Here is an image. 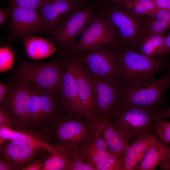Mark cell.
Wrapping results in <instances>:
<instances>
[{
	"instance_id": "obj_1",
	"label": "cell",
	"mask_w": 170,
	"mask_h": 170,
	"mask_svg": "<svg viewBox=\"0 0 170 170\" xmlns=\"http://www.w3.org/2000/svg\"><path fill=\"white\" fill-rule=\"evenodd\" d=\"M118 51L121 87L134 81L154 80L158 72L170 65L166 56L155 58L129 47L118 49Z\"/></svg>"
},
{
	"instance_id": "obj_2",
	"label": "cell",
	"mask_w": 170,
	"mask_h": 170,
	"mask_svg": "<svg viewBox=\"0 0 170 170\" xmlns=\"http://www.w3.org/2000/svg\"><path fill=\"white\" fill-rule=\"evenodd\" d=\"M155 110L145 107L124 104L109 120L129 141L152 134L156 121Z\"/></svg>"
},
{
	"instance_id": "obj_3",
	"label": "cell",
	"mask_w": 170,
	"mask_h": 170,
	"mask_svg": "<svg viewBox=\"0 0 170 170\" xmlns=\"http://www.w3.org/2000/svg\"><path fill=\"white\" fill-rule=\"evenodd\" d=\"M167 74L157 80H140L121 87L124 104L145 107L156 111L164 103L163 95L170 86V65Z\"/></svg>"
},
{
	"instance_id": "obj_4",
	"label": "cell",
	"mask_w": 170,
	"mask_h": 170,
	"mask_svg": "<svg viewBox=\"0 0 170 170\" xmlns=\"http://www.w3.org/2000/svg\"><path fill=\"white\" fill-rule=\"evenodd\" d=\"M19 65L15 72V78L31 81L49 92L59 93L64 75V65L58 60L37 63L25 61L15 54Z\"/></svg>"
},
{
	"instance_id": "obj_5",
	"label": "cell",
	"mask_w": 170,
	"mask_h": 170,
	"mask_svg": "<svg viewBox=\"0 0 170 170\" xmlns=\"http://www.w3.org/2000/svg\"><path fill=\"white\" fill-rule=\"evenodd\" d=\"M92 6H76L62 21L48 32L49 40L64 52H73L77 37L82 32L93 18Z\"/></svg>"
},
{
	"instance_id": "obj_6",
	"label": "cell",
	"mask_w": 170,
	"mask_h": 170,
	"mask_svg": "<svg viewBox=\"0 0 170 170\" xmlns=\"http://www.w3.org/2000/svg\"><path fill=\"white\" fill-rule=\"evenodd\" d=\"M114 47H107L79 53L76 56L88 76L120 86L119 51Z\"/></svg>"
},
{
	"instance_id": "obj_7",
	"label": "cell",
	"mask_w": 170,
	"mask_h": 170,
	"mask_svg": "<svg viewBox=\"0 0 170 170\" xmlns=\"http://www.w3.org/2000/svg\"><path fill=\"white\" fill-rule=\"evenodd\" d=\"M75 43L73 52L85 53L107 47H114L117 36L107 18L99 16L93 18Z\"/></svg>"
},
{
	"instance_id": "obj_8",
	"label": "cell",
	"mask_w": 170,
	"mask_h": 170,
	"mask_svg": "<svg viewBox=\"0 0 170 170\" xmlns=\"http://www.w3.org/2000/svg\"><path fill=\"white\" fill-rule=\"evenodd\" d=\"M10 7L9 42L16 38L23 40L39 32H47L45 22L37 10L12 5Z\"/></svg>"
},
{
	"instance_id": "obj_9",
	"label": "cell",
	"mask_w": 170,
	"mask_h": 170,
	"mask_svg": "<svg viewBox=\"0 0 170 170\" xmlns=\"http://www.w3.org/2000/svg\"><path fill=\"white\" fill-rule=\"evenodd\" d=\"M88 76L93 91L95 115L109 119L124 104L120 93L121 87L104 79Z\"/></svg>"
},
{
	"instance_id": "obj_10",
	"label": "cell",
	"mask_w": 170,
	"mask_h": 170,
	"mask_svg": "<svg viewBox=\"0 0 170 170\" xmlns=\"http://www.w3.org/2000/svg\"><path fill=\"white\" fill-rule=\"evenodd\" d=\"M31 86L27 126L46 127L57 111L58 93L47 91L34 84Z\"/></svg>"
},
{
	"instance_id": "obj_11",
	"label": "cell",
	"mask_w": 170,
	"mask_h": 170,
	"mask_svg": "<svg viewBox=\"0 0 170 170\" xmlns=\"http://www.w3.org/2000/svg\"><path fill=\"white\" fill-rule=\"evenodd\" d=\"M48 133L56 142V145L62 148L72 155L77 154V148L88 134L84 124L71 118L61 120Z\"/></svg>"
},
{
	"instance_id": "obj_12",
	"label": "cell",
	"mask_w": 170,
	"mask_h": 170,
	"mask_svg": "<svg viewBox=\"0 0 170 170\" xmlns=\"http://www.w3.org/2000/svg\"><path fill=\"white\" fill-rule=\"evenodd\" d=\"M3 108L8 111L23 127L28 126L31 85L27 80L15 78Z\"/></svg>"
},
{
	"instance_id": "obj_13",
	"label": "cell",
	"mask_w": 170,
	"mask_h": 170,
	"mask_svg": "<svg viewBox=\"0 0 170 170\" xmlns=\"http://www.w3.org/2000/svg\"><path fill=\"white\" fill-rule=\"evenodd\" d=\"M65 57L64 71L59 92L61 103L70 113L91 119L80 99L71 63L68 56Z\"/></svg>"
},
{
	"instance_id": "obj_14",
	"label": "cell",
	"mask_w": 170,
	"mask_h": 170,
	"mask_svg": "<svg viewBox=\"0 0 170 170\" xmlns=\"http://www.w3.org/2000/svg\"><path fill=\"white\" fill-rule=\"evenodd\" d=\"M107 18L117 36L127 43H133L139 35L142 25L139 20L128 12L120 8L111 9Z\"/></svg>"
},
{
	"instance_id": "obj_15",
	"label": "cell",
	"mask_w": 170,
	"mask_h": 170,
	"mask_svg": "<svg viewBox=\"0 0 170 170\" xmlns=\"http://www.w3.org/2000/svg\"><path fill=\"white\" fill-rule=\"evenodd\" d=\"M0 145V157L15 162L21 170L45 150L19 140H6Z\"/></svg>"
},
{
	"instance_id": "obj_16",
	"label": "cell",
	"mask_w": 170,
	"mask_h": 170,
	"mask_svg": "<svg viewBox=\"0 0 170 170\" xmlns=\"http://www.w3.org/2000/svg\"><path fill=\"white\" fill-rule=\"evenodd\" d=\"M93 131L99 133L106 142L109 150L124 157L130 146L129 141L110 122L109 119L97 116L94 120Z\"/></svg>"
},
{
	"instance_id": "obj_17",
	"label": "cell",
	"mask_w": 170,
	"mask_h": 170,
	"mask_svg": "<svg viewBox=\"0 0 170 170\" xmlns=\"http://www.w3.org/2000/svg\"><path fill=\"white\" fill-rule=\"evenodd\" d=\"M68 57L72 67L80 99L93 120L96 117L94 93L90 81L76 57Z\"/></svg>"
},
{
	"instance_id": "obj_18",
	"label": "cell",
	"mask_w": 170,
	"mask_h": 170,
	"mask_svg": "<svg viewBox=\"0 0 170 170\" xmlns=\"http://www.w3.org/2000/svg\"><path fill=\"white\" fill-rule=\"evenodd\" d=\"M79 4L74 0H44L39 10L47 32L65 19Z\"/></svg>"
},
{
	"instance_id": "obj_19",
	"label": "cell",
	"mask_w": 170,
	"mask_h": 170,
	"mask_svg": "<svg viewBox=\"0 0 170 170\" xmlns=\"http://www.w3.org/2000/svg\"><path fill=\"white\" fill-rule=\"evenodd\" d=\"M151 146L146 154L135 169L154 170L160 163L170 158V147L161 139H156L153 135L150 137Z\"/></svg>"
},
{
	"instance_id": "obj_20",
	"label": "cell",
	"mask_w": 170,
	"mask_h": 170,
	"mask_svg": "<svg viewBox=\"0 0 170 170\" xmlns=\"http://www.w3.org/2000/svg\"><path fill=\"white\" fill-rule=\"evenodd\" d=\"M22 40L27 55L34 60L48 57L57 50L55 45L49 39L32 35Z\"/></svg>"
},
{
	"instance_id": "obj_21",
	"label": "cell",
	"mask_w": 170,
	"mask_h": 170,
	"mask_svg": "<svg viewBox=\"0 0 170 170\" xmlns=\"http://www.w3.org/2000/svg\"><path fill=\"white\" fill-rule=\"evenodd\" d=\"M0 144L6 140H19L43 149L50 153L55 147V145L50 144L42 139L20 129L6 127L0 128Z\"/></svg>"
},
{
	"instance_id": "obj_22",
	"label": "cell",
	"mask_w": 170,
	"mask_h": 170,
	"mask_svg": "<svg viewBox=\"0 0 170 170\" xmlns=\"http://www.w3.org/2000/svg\"><path fill=\"white\" fill-rule=\"evenodd\" d=\"M151 135L138 139L130 145L124 156L123 170H135L139 157L150 147Z\"/></svg>"
},
{
	"instance_id": "obj_23",
	"label": "cell",
	"mask_w": 170,
	"mask_h": 170,
	"mask_svg": "<svg viewBox=\"0 0 170 170\" xmlns=\"http://www.w3.org/2000/svg\"><path fill=\"white\" fill-rule=\"evenodd\" d=\"M50 153V156L45 160L42 170H68L72 155L63 148L56 145Z\"/></svg>"
},
{
	"instance_id": "obj_24",
	"label": "cell",
	"mask_w": 170,
	"mask_h": 170,
	"mask_svg": "<svg viewBox=\"0 0 170 170\" xmlns=\"http://www.w3.org/2000/svg\"><path fill=\"white\" fill-rule=\"evenodd\" d=\"M164 37V33H148L138 46V52L151 57L159 56Z\"/></svg>"
},
{
	"instance_id": "obj_25",
	"label": "cell",
	"mask_w": 170,
	"mask_h": 170,
	"mask_svg": "<svg viewBox=\"0 0 170 170\" xmlns=\"http://www.w3.org/2000/svg\"><path fill=\"white\" fill-rule=\"evenodd\" d=\"M151 17L152 20L147 29L148 33H165L170 28V10L157 9Z\"/></svg>"
},
{
	"instance_id": "obj_26",
	"label": "cell",
	"mask_w": 170,
	"mask_h": 170,
	"mask_svg": "<svg viewBox=\"0 0 170 170\" xmlns=\"http://www.w3.org/2000/svg\"><path fill=\"white\" fill-rule=\"evenodd\" d=\"M119 4L133 14L151 17L157 9L153 0H125Z\"/></svg>"
},
{
	"instance_id": "obj_27",
	"label": "cell",
	"mask_w": 170,
	"mask_h": 170,
	"mask_svg": "<svg viewBox=\"0 0 170 170\" xmlns=\"http://www.w3.org/2000/svg\"><path fill=\"white\" fill-rule=\"evenodd\" d=\"M80 152V155L95 167L106 160L111 153V151L107 149L100 150L83 145L81 146Z\"/></svg>"
},
{
	"instance_id": "obj_28",
	"label": "cell",
	"mask_w": 170,
	"mask_h": 170,
	"mask_svg": "<svg viewBox=\"0 0 170 170\" xmlns=\"http://www.w3.org/2000/svg\"><path fill=\"white\" fill-rule=\"evenodd\" d=\"M124 158L122 155L111 152L109 157L103 163L95 166L98 170H123Z\"/></svg>"
},
{
	"instance_id": "obj_29",
	"label": "cell",
	"mask_w": 170,
	"mask_h": 170,
	"mask_svg": "<svg viewBox=\"0 0 170 170\" xmlns=\"http://www.w3.org/2000/svg\"><path fill=\"white\" fill-rule=\"evenodd\" d=\"M82 145L100 150H107L108 147L105 139L99 133L94 131L91 134L88 133Z\"/></svg>"
},
{
	"instance_id": "obj_30",
	"label": "cell",
	"mask_w": 170,
	"mask_h": 170,
	"mask_svg": "<svg viewBox=\"0 0 170 170\" xmlns=\"http://www.w3.org/2000/svg\"><path fill=\"white\" fill-rule=\"evenodd\" d=\"M13 52L7 47L0 48V72H3L10 70L14 62Z\"/></svg>"
},
{
	"instance_id": "obj_31",
	"label": "cell",
	"mask_w": 170,
	"mask_h": 170,
	"mask_svg": "<svg viewBox=\"0 0 170 170\" xmlns=\"http://www.w3.org/2000/svg\"><path fill=\"white\" fill-rule=\"evenodd\" d=\"M154 131L160 139L170 144V122L166 120L165 118L156 120Z\"/></svg>"
},
{
	"instance_id": "obj_32",
	"label": "cell",
	"mask_w": 170,
	"mask_h": 170,
	"mask_svg": "<svg viewBox=\"0 0 170 170\" xmlns=\"http://www.w3.org/2000/svg\"><path fill=\"white\" fill-rule=\"evenodd\" d=\"M69 170H94L95 167L88 162L81 155L71 156L69 161Z\"/></svg>"
},
{
	"instance_id": "obj_33",
	"label": "cell",
	"mask_w": 170,
	"mask_h": 170,
	"mask_svg": "<svg viewBox=\"0 0 170 170\" xmlns=\"http://www.w3.org/2000/svg\"><path fill=\"white\" fill-rule=\"evenodd\" d=\"M44 0H10V5L40 9Z\"/></svg>"
},
{
	"instance_id": "obj_34",
	"label": "cell",
	"mask_w": 170,
	"mask_h": 170,
	"mask_svg": "<svg viewBox=\"0 0 170 170\" xmlns=\"http://www.w3.org/2000/svg\"><path fill=\"white\" fill-rule=\"evenodd\" d=\"M11 113L3 107H0V127L14 128L16 121Z\"/></svg>"
},
{
	"instance_id": "obj_35",
	"label": "cell",
	"mask_w": 170,
	"mask_h": 170,
	"mask_svg": "<svg viewBox=\"0 0 170 170\" xmlns=\"http://www.w3.org/2000/svg\"><path fill=\"white\" fill-rule=\"evenodd\" d=\"M11 87V82H0V107H3L8 95Z\"/></svg>"
},
{
	"instance_id": "obj_36",
	"label": "cell",
	"mask_w": 170,
	"mask_h": 170,
	"mask_svg": "<svg viewBox=\"0 0 170 170\" xmlns=\"http://www.w3.org/2000/svg\"><path fill=\"white\" fill-rule=\"evenodd\" d=\"M21 170L15 162L7 159L0 157V170Z\"/></svg>"
},
{
	"instance_id": "obj_37",
	"label": "cell",
	"mask_w": 170,
	"mask_h": 170,
	"mask_svg": "<svg viewBox=\"0 0 170 170\" xmlns=\"http://www.w3.org/2000/svg\"><path fill=\"white\" fill-rule=\"evenodd\" d=\"M45 156L40 157L34 162L22 168V170H42L44 163L46 159Z\"/></svg>"
},
{
	"instance_id": "obj_38",
	"label": "cell",
	"mask_w": 170,
	"mask_h": 170,
	"mask_svg": "<svg viewBox=\"0 0 170 170\" xmlns=\"http://www.w3.org/2000/svg\"><path fill=\"white\" fill-rule=\"evenodd\" d=\"M170 118V106L168 108H161L155 111L153 114V118L155 121L162 118Z\"/></svg>"
},
{
	"instance_id": "obj_39",
	"label": "cell",
	"mask_w": 170,
	"mask_h": 170,
	"mask_svg": "<svg viewBox=\"0 0 170 170\" xmlns=\"http://www.w3.org/2000/svg\"><path fill=\"white\" fill-rule=\"evenodd\" d=\"M168 54H170V32L164 38L162 47L159 56L164 57Z\"/></svg>"
},
{
	"instance_id": "obj_40",
	"label": "cell",
	"mask_w": 170,
	"mask_h": 170,
	"mask_svg": "<svg viewBox=\"0 0 170 170\" xmlns=\"http://www.w3.org/2000/svg\"><path fill=\"white\" fill-rule=\"evenodd\" d=\"M10 16V7L0 10V25L6 24Z\"/></svg>"
},
{
	"instance_id": "obj_41",
	"label": "cell",
	"mask_w": 170,
	"mask_h": 170,
	"mask_svg": "<svg viewBox=\"0 0 170 170\" xmlns=\"http://www.w3.org/2000/svg\"><path fill=\"white\" fill-rule=\"evenodd\" d=\"M156 9L170 10V0H153Z\"/></svg>"
},
{
	"instance_id": "obj_42",
	"label": "cell",
	"mask_w": 170,
	"mask_h": 170,
	"mask_svg": "<svg viewBox=\"0 0 170 170\" xmlns=\"http://www.w3.org/2000/svg\"><path fill=\"white\" fill-rule=\"evenodd\" d=\"M161 164L162 166L164 169L170 170V158Z\"/></svg>"
},
{
	"instance_id": "obj_43",
	"label": "cell",
	"mask_w": 170,
	"mask_h": 170,
	"mask_svg": "<svg viewBox=\"0 0 170 170\" xmlns=\"http://www.w3.org/2000/svg\"><path fill=\"white\" fill-rule=\"evenodd\" d=\"M106 2L116 4H120L125 0H105Z\"/></svg>"
},
{
	"instance_id": "obj_44",
	"label": "cell",
	"mask_w": 170,
	"mask_h": 170,
	"mask_svg": "<svg viewBox=\"0 0 170 170\" xmlns=\"http://www.w3.org/2000/svg\"><path fill=\"white\" fill-rule=\"evenodd\" d=\"M75 1H76L77 3H80V1L82 0H74Z\"/></svg>"
}]
</instances>
